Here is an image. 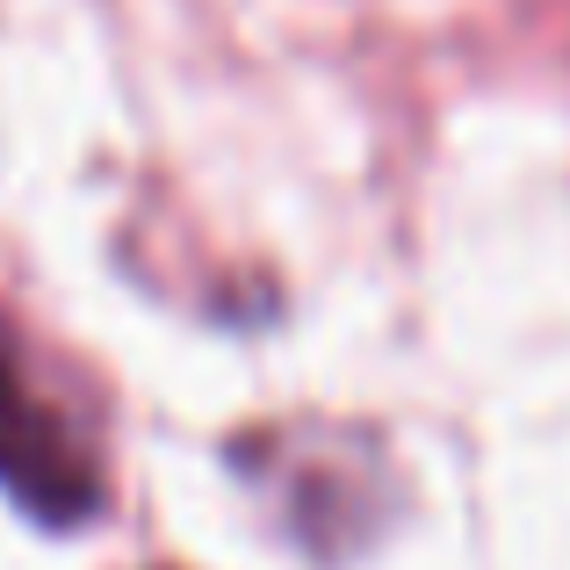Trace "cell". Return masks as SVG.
<instances>
[{"label":"cell","mask_w":570,"mask_h":570,"mask_svg":"<svg viewBox=\"0 0 570 570\" xmlns=\"http://www.w3.org/2000/svg\"><path fill=\"white\" fill-rule=\"evenodd\" d=\"M0 484L37 520H87L101 505L95 448L51 397V383L37 376L8 304H0Z\"/></svg>","instance_id":"cell-1"}]
</instances>
